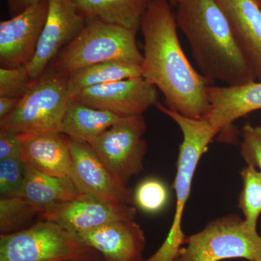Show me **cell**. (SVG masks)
I'll return each instance as SVG.
<instances>
[{"instance_id": "6da1fadb", "label": "cell", "mask_w": 261, "mask_h": 261, "mask_svg": "<svg viewBox=\"0 0 261 261\" xmlns=\"http://www.w3.org/2000/svg\"><path fill=\"white\" fill-rule=\"evenodd\" d=\"M177 29L167 0H151L140 24L144 37L142 76L161 91L168 109L189 118H205L211 109V81L190 63Z\"/></svg>"}, {"instance_id": "7a4b0ae2", "label": "cell", "mask_w": 261, "mask_h": 261, "mask_svg": "<svg viewBox=\"0 0 261 261\" xmlns=\"http://www.w3.org/2000/svg\"><path fill=\"white\" fill-rule=\"evenodd\" d=\"M176 19L205 78L226 86L257 81L226 15L215 0H181L176 5Z\"/></svg>"}, {"instance_id": "3957f363", "label": "cell", "mask_w": 261, "mask_h": 261, "mask_svg": "<svg viewBox=\"0 0 261 261\" xmlns=\"http://www.w3.org/2000/svg\"><path fill=\"white\" fill-rule=\"evenodd\" d=\"M80 34L51 62V68L64 76L89 65L111 61L142 64L143 55L137 33L99 19H89Z\"/></svg>"}, {"instance_id": "277c9868", "label": "cell", "mask_w": 261, "mask_h": 261, "mask_svg": "<svg viewBox=\"0 0 261 261\" xmlns=\"http://www.w3.org/2000/svg\"><path fill=\"white\" fill-rule=\"evenodd\" d=\"M100 257L77 235L46 220L0 235V261H99Z\"/></svg>"}, {"instance_id": "5b68a950", "label": "cell", "mask_w": 261, "mask_h": 261, "mask_svg": "<svg viewBox=\"0 0 261 261\" xmlns=\"http://www.w3.org/2000/svg\"><path fill=\"white\" fill-rule=\"evenodd\" d=\"M70 101L67 77L50 68L33 82L14 111L0 120V130L23 135L62 132Z\"/></svg>"}, {"instance_id": "8992f818", "label": "cell", "mask_w": 261, "mask_h": 261, "mask_svg": "<svg viewBox=\"0 0 261 261\" xmlns=\"http://www.w3.org/2000/svg\"><path fill=\"white\" fill-rule=\"evenodd\" d=\"M261 259V236L235 214L215 219L203 229L185 237L175 261Z\"/></svg>"}, {"instance_id": "52a82bcc", "label": "cell", "mask_w": 261, "mask_h": 261, "mask_svg": "<svg viewBox=\"0 0 261 261\" xmlns=\"http://www.w3.org/2000/svg\"><path fill=\"white\" fill-rule=\"evenodd\" d=\"M146 129L143 115L122 117L89 144L108 169L126 185L143 169L147 149L143 138Z\"/></svg>"}, {"instance_id": "ba28073f", "label": "cell", "mask_w": 261, "mask_h": 261, "mask_svg": "<svg viewBox=\"0 0 261 261\" xmlns=\"http://www.w3.org/2000/svg\"><path fill=\"white\" fill-rule=\"evenodd\" d=\"M137 207L81 194L69 201L46 207L41 216L75 235L108 223L135 220Z\"/></svg>"}, {"instance_id": "9c48e42d", "label": "cell", "mask_w": 261, "mask_h": 261, "mask_svg": "<svg viewBox=\"0 0 261 261\" xmlns=\"http://www.w3.org/2000/svg\"><path fill=\"white\" fill-rule=\"evenodd\" d=\"M48 13L35 54L25 65L32 80L39 79L56 57L85 27L75 0H47Z\"/></svg>"}, {"instance_id": "30bf717a", "label": "cell", "mask_w": 261, "mask_h": 261, "mask_svg": "<svg viewBox=\"0 0 261 261\" xmlns=\"http://www.w3.org/2000/svg\"><path fill=\"white\" fill-rule=\"evenodd\" d=\"M69 177L79 191L111 202L132 205L134 192L103 163L87 142L70 141Z\"/></svg>"}, {"instance_id": "8fae6325", "label": "cell", "mask_w": 261, "mask_h": 261, "mask_svg": "<svg viewBox=\"0 0 261 261\" xmlns=\"http://www.w3.org/2000/svg\"><path fill=\"white\" fill-rule=\"evenodd\" d=\"M47 13V0H39L13 18L0 22L1 68L28 64L35 54Z\"/></svg>"}, {"instance_id": "7c38bea8", "label": "cell", "mask_w": 261, "mask_h": 261, "mask_svg": "<svg viewBox=\"0 0 261 261\" xmlns=\"http://www.w3.org/2000/svg\"><path fill=\"white\" fill-rule=\"evenodd\" d=\"M158 89L142 76L94 86L72 99L121 117L141 116L158 101Z\"/></svg>"}, {"instance_id": "4fadbf2b", "label": "cell", "mask_w": 261, "mask_h": 261, "mask_svg": "<svg viewBox=\"0 0 261 261\" xmlns=\"http://www.w3.org/2000/svg\"><path fill=\"white\" fill-rule=\"evenodd\" d=\"M108 261H144L145 237L135 220L108 223L77 235Z\"/></svg>"}, {"instance_id": "5bb4252c", "label": "cell", "mask_w": 261, "mask_h": 261, "mask_svg": "<svg viewBox=\"0 0 261 261\" xmlns=\"http://www.w3.org/2000/svg\"><path fill=\"white\" fill-rule=\"evenodd\" d=\"M211 109L205 119L231 140L233 123L249 113L261 110V82L239 86L209 87Z\"/></svg>"}, {"instance_id": "9a60e30c", "label": "cell", "mask_w": 261, "mask_h": 261, "mask_svg": "<svg viewBox=\"0 0 261 261\" xmlns=\"http://www.w3.org/2000/svg\"><path fill=\"white\" fill-rule=\"evenodd\" d=\"M20 135L21 158L29 166L48 176H70L72 166L70 137L62 132Z\"/></svg>"}, {"instance_id": "2e32d148", "label": "cell", "mask_w": 261, "mask_h": 261, "mask_svg": "<svg viewBox=\"0 0 261 261\" xmlns=\"http://www.w3.org/2000/svg\"><path fill=\"white\" fill-rule=\"evenodd\" d=\"M261 82V8L256 0H215Z\"/></svg>"}, {"instance_id": "e0dca14e", "label": "cell", "mask_w": 261, "mask_h": 261, "mask_svg": "<svg viewBox=\"0 0 261 261\" xmlns=\"http://www.w3.org/2000/svg\"><path fill=\"white\" fill-rule=\"evenodd\" d=\"M151 0H75L86 19H99L136 33Z\"/></svg>"}, {"instance_id": "ac0fdd59", "label": "cell", "mask_w": 261, "mask_h": 261, "mask_svg": "<svg viewBox=\"0 0 261 261\" xmlns=\"http://www.w3.org/2000/svg\"><path fill=\"white\" fill-rule=\"evenodd\" d=\"M121 118L109 111L71 99L63 118L62 133L72 140L89 143Z\"/></svg>"}, {"instance_id": "d6986e66", "label": "cell", "mask_w": 261, "mask_h": 261, "mask_svg": "<svg viewBox=\"0 0 261 261\" xmlns=\"http://www.w3.org/2000/svg\"><path fill=\"white\" fill-rule=\"evenodd\" d=\"M81 194L69 176H48L27 165L23 197L42 213L49 206L73 200Z\"/></svg>"}, {"instance_id": "ffe728a7", "label": "cell", "mask_w": 261, "mask_h": 261, "mask_svg": "<svg viewBox=\"0 0 261 261\" xmlns=\"http://www.w3.org/2000/svg\"><path fill=\"white\" fill-rule=\"evenodd\" d=\"M140 76L141 65L123 61H106L89 65L67 76V88L72 99L89 87Z\"/></svg>"}, {"instance_id": "44dd1931", "label": "cell", "mask_w": 261, "mask_h": 261, "mask_svg": "<svg viewBox=\"0 0 261 261\" xmlns=\"http://www.w3.org/2000/svg\"><path fill=\"white\" fill-rule=\"evenodd\" d=\"M240 176L243 188L239 197V207L249 227L257 230L261 215V173L256 168L247 165Z\"/></svg>"}, {"instance_id": "7402d4cb", "label": "cell", "mask_w": 261, "mask_h": 261, "mask_svg": "<svg viewBox=\"0 0 261 261\" xmlns=\"http://www.w3.org/2000/svg\"><path fill=\"white\" fill-rule=\"evenodd\" d=\"M42 214L39 207L24 197L0 198V232H16L37 215Z\"/></svg>"}, {"instance_id": "603a6c76", "label": "cell", "mask_w": 261, "mask_h": 261, "mask_svg": "<svg viewBox=\"0 0 261 261\" xmlns=\"http://www.w3.org/2000/svg\"><path fill=\"white\" fill-rule=\"evenodd\" d=\"M134 203L148 214H157L166 208L169 200V191L162 180L154 177L145 178L136 187Z\"/></svg>"}, {"instance_id": "cb8c5ba5", "label": "cell", "mask_w": 261, "mask_h": 261, "mask_svg": "<svg viewBox=\"0 0 261 261\" xmlns=\"http://www.w3.org/2000/svg\"><path fill=\"white\" fill-rule=\"evenodd\" d=\"M27 169V163L22 158H11L0 161L1 198L23 197Z\"/></svg>"}, {"instance_id": "d4e9b609", "label": "cell", "mask_w": 261, "mask_h": 261, "mask_svg": "<svg viewBox=\"0 0 261 261\" xmlns=\"http://www.w3.org/2000/svg\"><path fill=\"white\" fill-rule=\"evenodd\" d=\"M34 80L25 65L0 68V97L21 98L30 88Z\"/></svg>"}, {"instance_id": "484cf974", "label": "cell", "mask_w": 261, "mask_h": 261, "mask_svg": "<svg viewBox=\"0 0 261 261\" xmlns=\"http://www.w3.org/2000/svg\"><path fill=\"white\" fill-rule=\"evenodd\" d=\"M240 154L249 166L261 173V126L245 123L241 130Z\"/></svg>"}, {"instance_id": "4316f807", "label": "cell", "mask_w": 261, "mask_h": 261, "mask_svg": "<svg viewBox=\"0 0 261 261\" xmlns=\"http://www.w3.org/2000/svg\"><path fill=\"white\" fill-rule=\"evenodd\" d=\"M22 142L20 134L12 130H0V161L21 158Z\"/></svg>"}, {"instance_id": "83f0119b", "label": "cell", "mask_w": 261, "mask_h": 261, "mask_svg": "<svg viewBox=\"0 0 261 261\" xmlns=\"http://www.w3.org/2000/svg\"><path fill=\"white\" fill-rule=\"evenodd\" d=\"M20 99V98L0 97V120L14 111Z\"/></svg>"}, {"instance_id": "f1b7e54d", "label": "cell", "mask_w": 261, "mask_h": 261, "mask_svg": "<svg viewBox=\"0 0 261 261\" xmlns=\"http://www.w3.org/2000/svg\"><path fill=\"white\" fill-rule=\"evenodd\" d=\"M39 1V0H8V3L10 11L15 15Z\"/></svg>"}, {"instance_id": "f546056e", "label": "cell", "mask_w": 261, "mask_h": 261, "mask_svg": "<svg viewBox=\"0 0 261 261\" xmlns=\"http://www.w3.org/2000/svg\"><path fill=\"white\" fill-rule=\"evenodd\" d=\"M168 3L171 4V6H176L178 5V3H179L181 0H167Z\"/></svg>"}, {"instance_id": "4dcf8cb0", "label": "cell", "mask_w": 261, "mask_h": 261, "mask_svg": "<svg viewBox=\"0 0 261 261\" xmlns=\"http://www.w3.org/2000/svg\"><path fill=\"white\" fill-rule=\"evenodd\" d=\"M257 3H258L259 5H260V7L261 8V0H257Z\"/></svg>"}, {"instance_id": "1f68e13d", "label": "cell", "mask_w": 261, "mask_h": 261, "mask_svg": "<svg viewBox=\"0 0 261 261\" xmlns=\"http://www.w3.org/2000/svg\"><path fill=\"white\" fill-rule=\"evenodd\" d=\"M257 261H261V259H260V260H257Z\"/></svg>"}, {"instance_id": "d6a6232c", "label": "cell", "mask_w": 261, "mask_h": 261, "mask_svg": "<svg viewBox=\"0 0 261 261\" xmlns=\"http://www.w3.org/2000/svg\"><path fill=\"white\" fill-rule=\"evenodd\" d=\"M70 261H73V260H70Z\"/></svg>"}, {"instance_id": "836d02e7", "label": "cell", "mask_w": 261, "mask_h": 261, "mask_svg": "<svg viewBox=\"0 0 261 261\" xmlns=\"http://www.w3.org/2000/svg\"><path fill=\"white\" fill-rule=\"evenodd\" d=\"M256 1H257V0H256Z\"/></svg>"}, {"instance_id": "e575fe53", "label": "cell", "mask_w": 261, "mask_h": 261, "mask_svg": "<svg viewBox=\"0 0 261 261\" xmlns=\"http://www.w3.org/2000/svg\"><path fill=\"white\" fill-rule=\"evenodd\" d=\"M106 261H108V260H106Z\"/></svg>"}]
</instances>
